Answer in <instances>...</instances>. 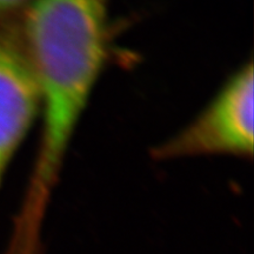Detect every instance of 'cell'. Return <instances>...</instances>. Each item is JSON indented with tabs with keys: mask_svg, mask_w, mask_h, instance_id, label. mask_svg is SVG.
Segmentation results:
<instances>
[{
	"mask_svg": "<svg viewBox=\"0 0 254 254\" xmlns=\"http://www.w3.org/2000/svg\"><path fill=\"white\" fill-rule=\"evenodd\" d=\"M110 0H34L25 19L26 56L39 91L40 141L30 184L37 209L57 187L103 74Z\"/></svg>",
	"mask_w": 254,
	"mask_h": 254,
	"instance_id": "6da1fadb",
	"label": "cell"
},
{
	"mask_svg": "<svg viewBox=\"0 0 254 254\" xmlns=\"http://www.w3.org/2000/svg\"><path fill=\"white\" fill-rule=\"evenodd\" d=\"M254 150V66L238 68L205 109L184 128L161 144L157 157L251 158Z\"/></svg>",
	"mask_w": 254,
	"mask_h": 254,
	"instance_id": "7a4b0ae2",
	"label": "cell"
},
{
	"mask_svg": "<svg viewBox=\"0 0 254 254\" xmlns=\"http://www.w3.org/2000/svg\"><path fill=\"white\" fill-rule=\"evenodd\" d=\"M39 91L26 52L0 38V186L39 119Z\"/></svg>",
	"mask_w": 254,
	"mask_h": 254,
	"instance_id": "3957f363",
	"label": "cell"
},
{
	"mask_svg": "<svg viewBox=\"0 0 254 254\" xmlns=\"http://www.w3.org/2000/svg\"><path fill=\"white\" fill-rule=\"evenodd\" d=\"M34 0H0V19L12 14L17 9L28 7Z\"/></svg>",
	"mask_w": 254,
	"mask_h": 254,
	"instance_id": "277c9868",
	"label": "cell"
}]
</instances>
